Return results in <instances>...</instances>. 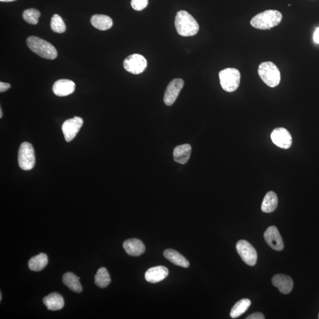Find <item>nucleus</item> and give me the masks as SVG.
I'll return each instance as SVG.
<instances>
[{
  "label": "nucleus",
  "instance_id": "nucleus-1",
  "mask_svg": "<svg viewBox=\"0 0 319 319\" xmlns=\"http://www.w3.org/2000/svg\"><path fill=\"white\" fill-rule=\"evenodd\" d=\"M175 24L177 32L182 36H195L199 30L198 22L191 15L184 10L177 13Z\"/></svg>",
  "mask_w": 319,
  "mask_h": 319
},
{
  "label": "nucleus",
  "instance_id": "nucleus-2",
  "mask_svg": "<svg viewBox=\"0 0 319 319\" xmlns=\"http://www.w3.org/2000/svg\"><path fill=\"white\" fill-rule=\"evenodd\" d=\"M282 19L280 12L269 10L254 16L251 20V25L258 29L269 30L279 25Z\"/></svg>",
  "mask_w": 319,
  "mask_h": 319
},
{
  "label": "nucleus",
  "instance_id": "nucleus-3",
  "mask_svg": "<svg viewBox=\"0 0 319 319\" xmlns=\"http://www.w3.org/2000/svg\"><path fill=\"white\" fill-rule=\"evenodd\" d=\"M29 49L42 58L53 60L57 56V52L52 44L40 37L30 36L27 39Z\"/></svg>",
  "mask_w": 319,
  "mask_h": 319
},
{
  "label": "nucleus",
  "instance_id": "nucleus-4",
  "mask_svg": "<svg viewBox=\"0 0 319 319\" xmlns=\"http://www.w3.org/2000/svg\"><path fill=\"white\" fill-rule=\"evenodd\" d=\"M259 76L263 82L271 88L278 86L281 81L279 69L274 63L265 62L261 63L258 70Z\"/></svg>",
  "mask_w": 319,
  "mask_h": 319
},
{
  "label": "nucleus",
  "instance_id": "nucleus-5",
  "mask_svg": "<svg viewBox=\"0 0 319 319\" xmlns=\"http://www.w3.org/2000/svg\"><path fill=\"white\" fill-rule=\"evenodd\" d=\"M220 86L224 91L232 93L238 88L241 81L240 71L235 68H226L219 73Z\"/></svg>",
  "mask_w": 319,
  "mask_h": 319
},
{
  "label": "nucleus",
  "instance_id": "nucleus-6",
  "mask_svg": "<svg viewBox=\"0 0 319 319\" xmlns=\"http://www.w3.org/2000/svg\"><path fill=\"white\" fill-rule=\"evenodd\" d=\"M18 162L20 168L24 171H30L35 165L36 158L35 151L31 144L24 142L20 145Z\"/></svg>",
  "mask_w": 319,
  "mask_h": 319
},
{
  "label": "nucleus",
  "instance_id": "nucleus-7",
  "mask_svg": "<svg viewBox=\"0 0 319 319\" xmlns=\"http://www.w3.org/2000/svg\"><path fill=\"white\" fill-rule=\"evenodd\" d=\"M236 250L244 263L250 266L257 263L258 259L256 250L251 244L246 240H240L236 244Z\"/></svg>",
  "mask_w": 319,
  "mask_h": 319
},
{
  "label": "nucleus",
  "instance_id": "nucleus-8",
  "mask_svg": "<svg viewBox=\"0 0 319 319\" xmlns=\"http://www.w3.org/2000/svg\"><path fill=\"white\" fill-rule=\"evenodd\" d=\"M123 65L127 72L138 74L144 72L147 66V62L143 56L133 54L124 60Z\"/></svg>",
  "mask_w": 319,
  "mask_h": 319
},
{
  "label": "nucleus",
  "instance_id": "nucleus-9",
  "mask_svg": "<svg viewBox=\"0 0 319 319\" xmlns=\"http://www.w3.org/2000/svg\"><path fill=\"white\" fill-rule=\"evenodd\" d=\"M84 121L82 118L74 117L64 122L62 125V131L67 142L73 140L82 127Z\"/></svg>",
  "mask_w": 319,
  "mask_h": 319
},
{
  "label": "nucleus",
  "instance_id": "nucleus-10",
  "mask_svg": "<svg viewBox=\"0 0 319 319\" xmlns=\"http://www.w3.org/2000/svg\"><path fill=\"white\" fill-rule=\"evenodd\" d=\"M184 86V81L180 78L171 81L168 85L165 94L164 102L168 106H171L175 103L180 93Z\"/></svg>",
  "mask_w": 319,
  "mask_h": 319
},
{
  "label": "nucleus",
  "instance_id": "nucleus-11",
  "mask_svg": "<svg viewBox=\"0 0 319 319\" xmlns=\"http://www.w3.org/2000/svg\"><path fill=\"white\" fill-rule=\"evenodd\" d=\"M271 138L274 144L281 148H289L292 144L291 135L284 128L275 129L271 134Z\"/></svg>",
  "mask_w": 319,
  "mask_h": 319
},
{
  "label": "nucleus",
  "instance_id": "nucleus-12",
  "mask_svg": "<svg viewBox=\"0 0 319 319\" xmlns=\"http://www.w3.org/2000/svg\"><path fill=\"white\" fill-rule=\"evenodd\" d=\"M268 245L276 251H282L284 249V243L282 237L276 226L269 227L264 234Z\"/></svg>",
  "mask_w": 319,
  "mask_h": 319
},
{
  "label": "nucleus",
  "instance_id": "nucleus-13",
  "mask_svg": "<svg viewBox=\"0 0 319 319\" xmlns=\"http://www.w3.org/2000/svg\"><path fill=\"white\" fill-rule=\"evenodd\" d=\"M75 90V84L69 79L57 81L53 86V92L58 97H66L72 94Z\"/></svg>",
  "mask_w": 319,
  "mask_h": 319
},
{
  "label": "nucleus",
  "instance_id": "nucleus-14",
  "mask_svg": "<svg viewBox=\"0 0 319 319\" xmlns=\"http://www.w3.org/2000/svg\"><path fill=\"white\" fill-rule=\"evenodd\" d=\"M272 283L281 293L284 294H289L293 288V280L287 275L276 274L273 277Z\"/></svg>",
  "mask_w": 319,
  "mask_h": 319
},
{
  "label": "nucleus",
  "instance_id": "nucleus-15",
  "mask_svg": "<svg viewBox=\"0 0 319 319\" xmlns=\"http://www.w3.org/2000/svg\"><path fill=\"white\" fill-rule=\"evenodd\" d=\"M169 270L164 266L150 268L145 274L146 281L151 283H157L168 276Z\"/></svg>",
  "mask_w": 319,
  "mask_h": 319
},
{
  "label": "nucleus",
  "instance_id": "nucleus-16",
  "mask_svg": "<svg viewBox=\"0 0 319 319\" xmlns=\"http://www.w3.org/2000/svg\"><path fill=\"white\" fill-rule=\"evenodd\" d=\"M123 247L129 256L138 257L144 254L145 250L144 244L138 239H130L125 241Z\"/></svg>",
  "mask_w": 319,
  "mask_h": 319
},
{
  "label": "nucleus",
  "instance_id": "nucleus-17",
  "mask_svg": "<svg viewBox=\"0 0 319 319\" xmlns=\"http://www.w3.org/2000/svg\"><path fill=\"white\" fill-rule=\"evenodd\" d=\"M192 152L191 145L188 144L178 145L174 151V158L176 162L179 164H187Z\"/></svg>",
  "mask_w": 319,
  "mask_h": 319
},
{
  "label": "nucleus",
  "instance_id": "nucleus-18",
  "mask_svg": "<svg viewBox=\"0 0 319 319\" xmlns=\"http://www.w3.org/2000/svg\"><path fill=\"white\" fill-rule=\"evenodd\" d=\"M43 301L47 309L52 311L62 309L64 304L63 297L57 293H51L44 297Z\"/></svg>",
  "mask_w": 319,
  "mask_h": 319
},
{
  "label": "nucleus",
  "instance_id": "nucleus-19",
  "mask_svg": "<svg viewBox=\"0 0 319 319\" xmlns=\"http://www.w3.org/2000/svg\"><path fill=\"white\" fill-rule=\"evenodd\" d=\"M91 23L94 28L103 31L111 29L113 25V20L109 16L103 15L93 16Z\"/></svg>",
  "mask_w": 319,
  "mask_h": 319
},
{
  "label": "nucleus",
  "instance_id": "nucleus-20",
  "mask_svg": "<svg viewBox=\"0 0 319 319\" xmlns=\"http://www.w3.org/2000/svg\"><path fill=\"white\" fill-rule=\"evenodd\" d=\"M80 277L72 273H66L62 277L63 283L74 293H80L83 291V286L79 281Z\"/></svg>",
  "mask_w": 319,
  "mask_h": 319
},
{
  "label": "nucleus",
  "instance_id": "nucleus-21",
  "mask_svg": "<svg viewBox=\"0 0 319 319\" xmlns=\"http://www.w3.org/2000/svg\"><path fill=\"white\" fill-rule=\"evenodd\" d=\"M164 256L166 259L176 266L183 268H188L189 267V261L179 253L178 251L174 250L169 249L165 251Z\"/></svg>",
  "mask_w": 319,
  "mask_h": 319
},
{
  "label": "nucleus",
  "instance_id": "nucleus-22",
  "mask_svg": "<svg viewBox=\"0 0 319 319\" xmlns=\"http://www.w3.org/2000/svg\"><path fill=\"white\" fill-rule=\"evenodd\" d=\"M278 203V198L276 193L268 192L264 197L262 205H261V210L265 213L273 212L276 209Z\"/></svg>",
  "mask_w": 319,
  "mask_h": 319
},
{
  "label": "nucleus",
  "instance_id": "nucleus-23",
  "mask_svg": "<svg viewBox=\"0 0 319 319\" xmlns=\"http://www.w3.org/2000/svg\"><path fill=\"white\" fill-rule=\"evenodd\" d=\"M48 264V257L46 254L40 253L39 255L33 257L28 263L29 269L33 271H42Z\"/></svg>",
  "mask_w": 319,
  "mask_h": 319
},
{
  "label": "nucleus",
  "instance_id": "nucleus-24",
  "mask_svg": "<svg viewBox=\"0 0 319 319\" xmlns=\"http://www.w3.org/2000/svg\"><path fill=\"white\" fill-rule=\"evenodd\" d=\"M251 304V302L247 298L241 300L236 303L230 311V315L233 318H235L243 314L249 309Z\"/></svg>",
  "mask_w": 319,
  "mask_h": 319
},
{
  "label": "nucleus",
  "instance_id": "nucleus-25",
  "mask_svg": "<svg viewBox=\"0 0 319 319\" xmlns=\"http://www.w3.org/2000/svg\"><path fill=\"white\" fill-rule=\"evenodd\" d=\"M111 277L108 270L104 267L98 270L95 276V283L102 288L107 287L111 283Z\"/></svg>",
  "mask_w": 319,
  "mask_h": 319
},
{
  "label": "nucleus",
  "instance_id": "nucleus-26",
  "mask_svg": "<svg viewBox=\"0 0 319 319\" xmlns=\"http://www.w3.org/2000/svg\"><path fill=\"white\" fill-rule=\"evenodd\" d=\"M40 12L35 9H27L23 13V18L30 25H36L39 22Z\"/></svg>",
  "mask_w": 319,
  "mask_h": 319
},
{
  "label": "nucleus",
  "instance_id": "nucleus-27",
  "mask_svg": "<svg viewBox=\"0 0 319 319\" xmlns=\"http://www.w3.org/2000/svg\"><path fill=\"white\" fill-rule=\"evenodd\" d=\"M50 27L53 32L57 33H63L66 31V29L65 23L58 15L53 16L51 19Z\"/></svg>",
  "mask_w": 319,
  "mask_h": 319
},
{
  "label": "nucleus",
  "instance_id": "nucleus-28",
  "mask_svg": "<svg viewBox=\"0 0 319 319\" xmlns=\"http://www.w3.org/2000/svg\"><path fill=\"white\" fill-rule=\"evenodd\" d=\"M148 4V0H131V5L132 9L136 11H141L144 10Z\"/></svg>",
  "mask_w": 319,
  "mask_h": 319
},
{
  "label": "nucleus",
  "instance_id": "nucleus-29",
  "mask_svg": "<svg viewBox=\"0 0 319 319\" xmlns=\"http://www.w3.org/2000/svg\"><path fill=\"white\" fill-rule=\"evenodd\" d=\"M265 318L264 315L261 313H255L249 315L247 317V319H264Z\"/></svg>",
  "mask_w": 319,
  "mask_h": 319
},
{
  "label": "nucleus",
  "instance_id": "nucleus-30",
  "mask_svg": "<svg viewBox=\"0 0 319 319\" xmlns=\"http://www.w3.org/2000/svg\"><path fill=\"white\" fill-rule=\"evenodd\" d=\"M10 87H11V86L8 83H0V92L1 93H4V92L8 91Z\"/></svg>",
  "mask_w": 319,
  "mask_h": 319
},
{
  "label": "nucleus",
  "instance_id": "nucleus-31",
  "mask_svg": "<svg viewBox=\"0 0 319 319\" xmlns=\"http://www.w3.org/2000/svg\"><path fill=\"white\" fill-rule=\"evenodd\" d=\"M313 39L315 43L319 44V28L315 30L314 33Z\"/></svg>",
  "mask_w": 319,
  "mask_h": 319
},
{
  "label": "nucleus",
  "instance_id": "nucleus-32",
  "mask_svg": "<svg viewBox=\"0 0 319 319\" xmlns=\"http://www.w3.org/2000/svg\"><path fill=\"white\" fill-rule=\"evenodd\" d=\"M16 1V0H0L1 2H12Z\"/></svg>",
  "mask_w": 319,
  "mask_h": 319
},
{
  "label": "nucleus",
  "instance_id": "nucleus-33",
  "mask_svg": "<svg viewBox=\"0 0 319 319\" xmlns=\"http://www.w3.org/2000/svg\"><path fill=\"white\" fill-rule=\"evenodd\" d=\"M2 117H3V112L1 108V109H0V118H2Z\"/></svg>",
  "mask_w": 319,
  "mask_h": 319
},
{
  "label": "nucleus",
  "instance_id": "nucleus-34",
  "mask_svg": "<svg viewBox=\"0 0 319 319\" xmlns=\"http://www.w3.org/2000/svg\"><path fill=\"white\" fill-rule=\"evenodd\" d=\"M2 300V293H0V300Z\"/></svg>",
  "mask_w": 319,
  "mask_h": 319
},
{
  "label": "nucleus",
  "instance_id": "nucleus-35",
  "mask_svg": "<svg viewBox=\"0 0 319 319\" xmlns=\"http://www.w3.org/2000/svg\"><path fill=\"white\" fill-rule=\"evenodd\" d=\"M318 318H319V314H318Z\"/></svg>",
  "mask_w": 319,
  "mask_h": 319
}]
</instances>
